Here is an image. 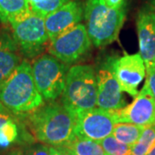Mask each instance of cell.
I'll return each instance as SVG.
<instances>
[{
	"mask_svg": "<svg viewBox=\"0 0 155 155\" xmlns=\"http://www.w3.org/2000/svg\"><path fill=\"white\" fill-rule=\"evenodd\" d=\"M155 144V124L145 127L139 140L131 147L130 155H147Z\"/></svg>",
	"mask_w": 155,
	"mask_h": 155,
	"instance_id": "cell-18",
	"label": "cell"
},
{
	"mask_svg": "<svg viewBox=\"0 0 155 155\" xmlns=\"http://www.w3.org/2000/svg\"><path fill=\"white\" fill-rule=\"evenodd\" d=\"M61 103L75 117L97 107V80L93 66L78 64L69 68Z\"/></svg>",
	"mask_w": 155,
	"mask_h": 155,
	"instance_id": "cell-4",
	"label": "cell"
},
{
	"mask_svg": "<svg viewBox=\"0 0 155 155\" xmlns=\"http://www.w3.org/2000/svg\"><path fill=\"white\" fill-rule=\"evenodd\" d=\"M127 8L112 9L104 0H86L84 19L92 45L103 48L114 42L126 19Z\"/></svg>",
	"mask_w": 155,
	"mask_h": 155,
	"instance_id": "cell-3",
	"label": "cell"
},
{
	"mask_svg": "<svg viewBox=\"0 0 155 155\" xmlns=\"http://www.w3.org/2000/svg\"><path fill=\"white\" fill-rule=\"evenodd\" d=\"M5 112H9V111L6 110L5 107L3 105V104H2L1 101H0V114H1V113H5Z\"/></svg>",
	"mask_w": 155,
	"mask_h": 155,
	"instance_id": "cell-27",
	"label": "cell"
},
{
	"mask_svg": "<svg viewBox=\"0 0 155 155\" xmlns=\"http://www.w3.org/2000/svg\"><path fill=\"white\" fill-rule=\"evenodd\" d=\"M10 25L12 36L26 60H35L48 49L50 40L44 17L28 11L14 18Z\"/></svg>",
	"mask_w": 155,
	"mask_h": 155,
	"instance_id": "cell-5",
	"label": "cell"
},
{
	"mask_svg": "<svg viewBox=\"0 0 155 155\" xmlns=\"http://www.w3.org/2000/svg\"><path fill=\"white\" fill-rule=\"evenodd\" d=\"M71 155H108L99 142L75 136L68 144L61 147Z\"/></svg>",
	"mask_w": 155,
	"mask_h": 155,
	"instance_id": "cell-15",
	"label": "cell"
},
{
	"mask_svg": "<svg viewBox=\"0 0 155 155\" xmlns=\"http://www.w3.org/2000/svg\"><path fill=\"white\" fill-rule=\"evenodd\" d=\"M91 45L85 25L79 23L51 40L48 47V52L68 66L77 63L87 55Z\"/></svg>",
	"mask_w": 155,
	"mask_h": 155,
	"instance_id": "cell-7",
	"label": "cell"
},
{
	"mask_svg": "<svg viewBox=\"0 0 155 155\" xmlns=\"http://www.w3.org/2000/svg\"><path fill=\"white\" fill-rule=\"evenodd\" d=\"M11 112H5V113H1L0 114V127L8 119V117L11 116Z\"/></svg>",
	"mask_w": 155,
	"mask_h": 155,
	"instance_id": "cell-25",
	"label": "cell"
},
{
	"mask_svg": "<svg viewBox=\"0 0 155 155\" xmlns=\"http://www.w3.org/2000/svg\"><path fill=\"white\" fill-rule=\"evenodd\" d=\"M22 57L12 34L0 30V85L19 67Z\"/></svg>",
	"mask_w": 155,
	"mask_h": 155,
	"instance_id": "cell-14",
	"label": "cell"
},
{
	"mask_svg": "<svg viewBox=\"0 0 155 155\" xmlns=\"http://www.w3.org/2000/svg\"><path fill=\"white\" fill-rule=\"evenodd\" d=\"M0 101L15 116H24L45 104L35 84L31 64L24 59L5 82L0 85Z\"/></svg>",
	"mask_w": 155,
	"mask_h": 155,
	"instance_id": "cell-2",
	"label": "cell"
},
{
	"mask_svg": "<svg viewBox=\"0 0 155 155\" xmlns=\"http://www.w3.org/2000/svg\"><path fill=\"white\" fill-rule=\"evenodd\" d=\"M25 155H50L49 147L47 145L39 143L29 146L24 152Z\"/></svg>",
	"mask_w": 155,
	"mask_h": 155,
	"instance_id": "cell-21",
	"label": "cell"
},
{
	"mask_svg": "<svg viewBox=\"0 0 155 155\" xmlns=\"http://www.w3.org/2000/svg\"><path fill=\"white\" fill-rule=\"evenodd\" d=\"M116 123L115 111L96 107L76 116V136L100 142L112 134Z\"/></svg>",
	"mask_w": 155,
	"mask_h": 155,
	"instance_id": "cell-8",
	"label": "cell"
},
{
	"mask_svg": "<svg viewBox=\"0 0 155 155\" xmlns=\"http://www.w3.org/2000/svg\"><path fill=\"white\" fill-rule=\"evenodd\" d=\"M147 79L145 83L147 84L151 93L155 99V67L150 72H147Z\"/></svg>",
	"mask_w": 155,
	"mask_h": 155,
	"instance_id": "cell-22",
	"label": "cell"
},
{
	"mask_svg": "<svg viewBox=\"0 0 155 155\" xmlns=\"http://www.w3.org/2000/svg\"><path fill=\"white\" fill-rule=\"evenodd\" d=\"M84 11V5L79 0H70L45 17V26L50 41L81 23Z\"/></svg>",
	"mask_w": 155,
	"mask_h": 155,
	"instance_id": "cell-13",
	"label": "cell"
},
{
	"mask_svg": "<svg viewBox=\"0 0 155 155\" xmlns=\"http://www.w3.org/2000/svg\"><path fill=\"white\" fill-rule=\"evenodd\" d=\"M144 127L127 122H117L114 126L111 135L118 141L132 147L141 135Z\"/></svg>",
	"mask_w": 155,
	"mask_h": 155,
	"instance_id": "cell-16",
	"label": "cell"
},
{
	"mask_svg": "<svg viewBox=\"0 0 155 155\" xmlns=\"http://www.w3.org/2000/svg\"><path fill=\"white\" fill-rule=\"evenodd\" d=\"M108 155H130L131 147L118 141L112 135L99 142Z\"/></svg>",
	"mask_w": 155,
	"mask_h": 155,
	"instance_id": "cell-20",
	"label": "cell"
},
{
	"mask_svg": "<svg viewBox=\"0 0 155 155\" xmlns=\"http://www.w3.org/2000/svg\"><path fill=\"white\" fill-rule=\"evenodd\" d=\"M147 155H155V144L153 147V148L150 150V152L147 153Z\"/></svg>",
	"mask_w": 155,
	"mask_h": 155,
	"instance_id": "cell-28",
	"label": "cell"
},
{
	"mask_svg": "<svg viewBox=\"0 0 155 155\" xmlns=\"http://www.w3.org/2000/svg\"><path fill=\"white\" fill-rule=\"evenodd\" d=\"M49 153L50 155H71L64 148L54 147H49Z\"/></svg>",
	"mask_w": 155,
	"mask_h": 155,
	"instance_id": "cell-24",
	"label": "cell"
},
{
	"mask_svg": "<svg viewBox=\"0 0 155 155\" xmlns=\"http://www.w3.org/2000/svg\"><path fill=\"white\" fill-rule=\"evenodd\" d=\"M107 5L112 9H122L126 7V0H104Z\"/></svg>",
	"mask_w": 155,
	"mask_h": 155,
	"instance_id": "cell-23",
	"label": "cell"
},
{
	"mask_svg": "<svg viewBox=\"0 0 155 155\" xmlns=\"http://www.w3.org/2000/svg\"><path fill=\"white\" fill-rule=\"evenodd\" d=\"M113 60L114 57L107 58L96 70L97 80V107L116 111L126 106V100L113 70Z\"/></svg>",
	"mask_w": 155,
	"mask_h": 155,
	"instance_id": "cell-9",
	"label": "cell"
},
{
	"mask_svg": "<svg viewBox=\"0 0 155 155\" xmlns=\"http://www.w3.org/2000/svg\"><path fill=\"white\" fill-rule=\"evenodd\" d=\"M150 3H151V5H150L153 6V7L155 9V0H150Z\"/></svg>",
	"mask_w": 155,
	"mask_h": 155,
	"instance_id": "cell-29",
	"label": "cell"
},
{
	"mask_svg": "<svg viewBox=\"0 0 155 155\" xmlns=\"http://www.w3.org/2000/svg\"><path fill=\"white\" fill-rule=\"evenodd\" d=\"M31 67L35 84L45 103L57 101L66 86L67 65L44 54L34 60Z\"/></svg>",
	"mask_w": 155,
	"mask_h": 155,
	"instance_id": "cell-6",
	"label": "cell"
},
{
	"mask_svg": "<svg viewBox=\"0 0 155 155\" xmlns=\"http://www.w3.org/2000/svg\"><path fill=\"white\" fill-rule=\"evenodd\" d=\"M21 116L40 143L61 147L76 136V117L62 103H45L33 112Z\"/></svg>",
	"mask_w": 155,
	"mask_h": 155,
	"instance_id": "cell-1",
	"label": "cell"
},
{
	"mask_svg": "<svg viewBox=\"0 0 155 155\" xmlns=\"http://www.w3.org/2000/svg\"><path fill=\"white\" fill-rule=\"evenodd\" d=\"M8 155H25L24 154V153L22 152L21 150H13V151H11V153H9Z\"/></svg>",
	"mask_w": 155,
	"mask_h": 155,
	"instance_id": "cell-26",
	"label": "cell"
},
{
	"mask_svg": "<svg viewBox=\"0 0 155 155\" xmlns=\"http://www.w3.org/2000/svg\"><path fill=\"white\" fill-rule=\"evenodd\" d=\"M30 11L42 17H46L65 5L70 0H27Z\"/></svg>",
	"mask_w": 155,
	"mask_h": 155,
	"instance_id": "cell-19",
	"label": "cell"
},
{
	"mask_svg": "<svg viewBox=\"0 0 155 155\" xmlns=\"http://www.w3.org/2000/svg\"><path fill=\"white\" fill-rule=\"evenodd\" d=\"M113 70L123 92L135 97L138 87L147 76V69L140 54L114 57Z\"/></svg>",
	"mask_w": 155,
	"mask_h": 155,
	"instance_id": "cell-10",
	"label": "cell"
},
{
	"mask_svg": "<svg viewBox=\"0 0 155 155\" xmlns=\"http://www.w3.org/2000/svg\"><path fill=\"white\" fill-rule=\"evenodd\" d=\"M28 11L27 0H0V22L10 24L14 18Z\"/></svg>",
	"mask_w": 155,
	"mask_h": 155,
	"instance_id": "cell-17",
	"label": "cell"
},
{
	"mask_svg": "<svg viewBox=\"0 0 155 155\" xmlns=\"http://www.w3.org/2000/svg\"><path fill=\"white\" fill-rule=\"evenodd\" d=\"M115 112L117 122H127L141 127L155 124V99L147 84L145 83L130 104Z\"/></svg>",
	"mask_w": 155,
	"mask_h": 155,
	"instance_id": "cell-11",
	"label": "cell"
},
{
	"mask_svg": "<svg viewBox=\"0 0 155 155\" xmlns=\"http://www.w3.org/2000/svg\"><path fill=\"white\" fill-rule=\"evenodd\" d=\"M139 48L147 72L155 67V9L144 6L139 11L136 19Z\"/></svg>",
	"mask_w": 155,
	"mask_h": 155,
	"instance_id": "cell-12",
	"label": "cell"
}]
</instances>
